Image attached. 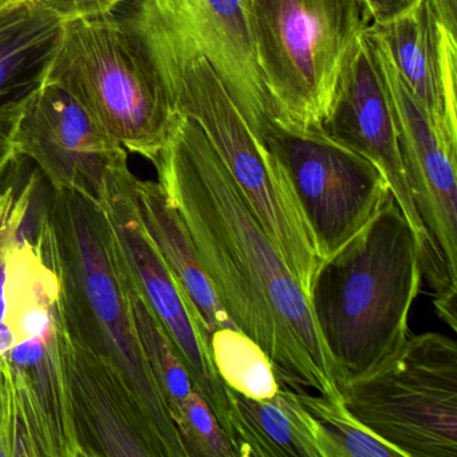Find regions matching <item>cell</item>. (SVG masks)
<instances>
[{
	"instance_id": "obj_4",
	"label": "cell",
	"mask_w": 457,
	"mask_h": 457,
	"mask_svg": "<svg viewBox=\"0 0 457 457\" xmlns=\"http://www.w3.org/2000/svg\"><path fill=\"white\" fill-rule=\"evenodd\" d=\"M47 224L69 336L116 368L148 416L165 457H186L133 326L127 269L105 210L92 197L52 187Z\"/></svg>"
},
{
	"instance_id": "obj_3",
	"label": "cell",
	"mask_w": 457,
	"mask_h": 457,
	"mask_svg": "<svg viewBox=\"0 0 457 457\" xmlns=\"http://www.w3.org/2000/svg\"><path fill=\"white\" fill-rule=\"evenodd\" d=\"M141 54L173 112L202 128L309 296L322 262L312 229L282 168L256 137L210 61L186 31L170 25L152 31L141 45Z\"/></svg>"
},
{
	"instance_id": "obj_26",
	"label": "cell",
	"mask_w": 457,
	"mask_h": 457,
	"mask_svg": "<svg viewBox=\"0 0 457 457\" xmlns=\"http://www.w3.org/2000/svg\"><path fill=\"white\" fill-rule=\"evenodd\" d=\"M419 0H366L371 15H373L374 25L389 22L398 15L411 10Z\"/></svg>"
},
{
	"instance_id": "obj_19",
	"label": "cell",
	"mask_w": 457,
	"mask_h": 457,
	"mask_svg": "<svg viewBox=\"0 0 457 457\" xmlns=\"http://www.w3.org/2000/svg\"><path fill=\"white\" fill-rule=\"evenodd\" d=\"M62 28L36 0L0 10V103L26 97L41 84Z\"/></svg>"
},
{
	"instance_id": "obj_25",
	"label": "cell",
	"mask_w": 457,
	"mask_h": 457,
	"mask_svg": "<svg viewBox=\"0 0 457 457\" xmlns=\"http://www.w3.org/2000/svg\"><path fill=\"white\" fill-rule=\"evenodd\" d=\"M29 96L18 100H10L0 103V179L12 164V160L18 156L17 136L18 124L21 114L25 108Z\"/></svg>"
},
{
	"instance_id": "obj_11",
	"label": "cell",
	"mask_w": 457,
	"mask_h": 457,
	"mask_svg": "<svg viewBox=\"0 0 457 457\" xmlns=\"http://www.w3.org/2000/svg\"><path fill=\"white\" fill-rule=\"evenodd\" d=\"M132 175L128 157L117 162L106 176L100 204L130 278L159 318L195 386L229 438L228 390L213 365L210 336L136 212L130 195Z\"/></svg>"
},
{
	"instance_id": "obj_22",
	"label": "cell",
	"mask_w": 457,
	"mask_h": 457,
	"mask_svg": "<svg viewBox=\"0 0 457 457\" xmlns=\"http://www.w3.org/2000/svg\"><path fill=\"white\" fill-rule=\"evenodd\" d=\"M211 357L221 381L240 395L264 400L277 395L280 379L264 350L237 328H223L210 336Z\"/></svg>"
},
{
	"instance_id": "obj_10",
	"label": "cell",
	"mask_w": 457,
	"mask_h": 457,
	"mask_svg": "<svg viewBox=\"0 0 457 457\" xmlns=\"http://www.w3.org/2000/svg\"><path fill=\"white\" fill-rule=\"evenodd\" d=\"M262 143L285 172L322 261L346 245L389 196V184L374 162L322 130L293 129L271 119Z\"/></svg>"
},
{
	"instance_id": "obj_12",
	"label": "cell",
	"mask_w": 457,
	"mask_h": 457,
	"mask_svg": "<svg viewBox=\"0 0 457 457\" xmlns=\"http://www.w3.org/2000/svg\"><path fill=\"white\" fill-rule=\"evenodd\" d=\"M18 154L28 157L54 189H68L100 203L109 170L128 157L77 101L41 82L29 95L15 136Z\"/></svg>"
},
{
	"instance_id": "obj_28",
	"label": "cell",
	"mask_w": 457,
	"mask_h": 457,
	"mask_svg": "<svg viewBox=\"0 0 457 457\" xmlns=\"http://www.w3.org/2000/svg\"><path fill=\"white\" fill-rule=\"evenodd\" d=\"M18 2H22V0H0V10L10 6V4H18Z\"/></svg>"
},
{
	"instance_id": "obj_20",
	"label": "cell",
	"mask_w": 457,
	"mask_h": 457,
	"mask_svg": "<svg viewBox=\"0 0 457 457\" xmlns=\"http://www.w3.org/2000/svg\"><path fill=\"white\" fill-rule=\"evenodd\" d=\"M125 264V263H124ZM127 269V266H125ZM127 294L130 317L149 370L162 393L168 413L175 420L195 390L194 381L159 318L145 301L127 270Z\"/></svg>"
},
{
	"instance_id": "obj_13",
	"label": "cell",
	"mask_w": 457,
	"mask_h": 457,
	"mask_svg": "<svg viewBox=\"0 0 457 457\" xmlns=\"http://www.w3.org/2000/svg\"><path fill=\"white\" fill-rule=\"evenodd\" d=\"M320 130L370 160L384 173L390 194L416 234L421 262L427 234L406 181L389 95L368 33L361 37L345 65Z\"/></svg>"
},
{
	"instance_id": "obj_5",
	"label": "cell",
	"mask_w": 457,
	"mask_h": 457,
	"mask_svg": "<svg viewBox=\"0 0 457 457\" xmlns=\"http://www.w3.org/2000/svg\"><path fill=\"white\" fill-rule=\"evenodd\" d=\"M4 325L15 344L6 365L17 425L15 457H82L69 395V333L61 280L42 237H21L7 253Z\"/></svg>"
},
{
	"instance_id": "obj_16",
	"label": "cell",
	"mask_w": 457,
	"mask_h": 457,
	"mask_svg": "<svg viewBox=\"0 0 457 457\" xmlns=\"http://www.w3.org/2000/svg\"><path fill=\"white\" fill-rule=\"evenodd\" d=\"M191 36L256 137L272 116L243 0H151Z\"/></svg>"
},
{
	"instance_id": "obj_2",
	"label": "cell",
	"mask_w": 457,
	"mask_h": 457,
	"mask_svg": "<svg viewBox=\"0 0 457 457\" xmlns=\"http://www.w3.org/2000/svg\"><path fill=\"white\" fill-rule=\"evenodd\" d=\"M421 279L416 234L389 194L346 245L320 262L307 296L338 387L403 344Z\"/></svg>"
},
{
	"instance_id": "obj_27",
	"label": "cell",
	"mask_w": 457,
	"mask_h": 457,
	"mask_svg": "<svg viewBox=\"0 0 457 457\" xmlns=\"http://www.w3.org/2000/svg\"><path fill=\"white\" fill-rule=\"evenodd\" d=\"M15 344V336L12 333V328L9 326H0V357H4V354L12 350V347Z\"/></svg>"
},
{
	"instance_id": "obj_17",
	"label": "cell",
	"mask_w": 457,
	"mask_h": 457,
	"mask_svg": "<svg viewBox=\"0 0 457 457\" xmlns=\"http://www.w3.org/2000/svg\"><path fill=\"white\" fill-rule=\"evenodd\" d=\"M130 195L146 234L194 304L208 336L218 328H235L200 263L186 223L159 181L140 180L132 175Z\"/></svg>"
},
{
	"instance_id": "obj_18",
	"label": "cell",
	"mask_w": 457,
	"mask_h": 457,
	"mask_svg": "<svg viewBox=\"0 0 457 457\" xmlns=\"http://www.w3.org/2000/svg\"><path fill=\"white\" fill-rule=\"evenodd\" d=\"M227 390L237 457H320L312 420L293 387L280 381L277 395L264 400Z\"/></svg>"
},
{
	"instance_id": "obj_7",
	"label": "cell",
	"mask_w": 457,
	"mask_h": 457,
	"mask_svg": "<svg viewBox=\"0 0 457 457\" xmlns=\"http://www.w3.org/2000/svg\"><path fill=\"white\" fill-rule=\"evenodd\" d=\"M42 82L68 93L128 152L156 162L176 113L113 14L63 23Z\"/></svg>"
},
{
	"instance_id": "obj_6",
	"label": "cell",
	"mask_w": 457,
	"mask_h": 457,
	"mask_svg": "<svg viewBox=\"0 0 457 457\" xmlns=\"http://www.w3.org/2000/svg\"><path fill=\"white\" fill-rule=\"evenodd\" d=\"M272 116L320 130L345 65L374 25L366 0H243Z\"/></svg>"
},
{
	"instance_id": "obj_24",
	"label": "cell",
	"mask_w": 457,
	"mask_h": 457,
	"mask_svg": "<svg viewBox=\"0 0 457 457\" xmlns=\"http://www.w3.org/2000/svg\"><path fill=\"white\" fill-rule=\"evenodd\" d=\"M63 23L114 14L128 0H36Z\"/></svg>"
},
{
	"instance_id": "obj_21",
	"label": "cell",
	"mask_w": 457,
	"mask_h": 457,
	"mask_svg": "<svg viewBox=\"0 0 457 457\" xmlns=\"http://www.w3.org/2000/svg\"><path fill=\"white\" fill-rule=\"evenodd\" d=\"M293 390L312 420L320 457H403L395 446L366 429L342 398L312 395L302 386Z\"/></svg>"
},
{
	"instance_id": "obj_9",
	"label": "cell",
	"mask_w": 457,
	"mask_h": 457,
	"mask_svg": "<svg viewBox=\"0 0 457 457\" xmlns=\"http://www.w3.org/2000/svg\"><path fill=\"white\" fill-rule=\"evenodd\" d=\"M386 85L401 160L427 234L422 277L444 322L457 317V146L446 143L414 100L378 37L368 31Z\"/></svg>"
},
{
	"instance_id": "obj_1",
	"label": "cell",
	"mask_w": 457,
	"mask_h": 457,
	"mask_svg": "<svg viewBox=\"0 0 457 457\" xmlns=\"http://www.w3.org/2000/svg\"><path fill=\"white\" fill-rule=\"evenodd\" d=\"M154 165L235 328L264 350L280 381L341 400L309 298L202 128L176 113Z\"/></svg>"
},
{
	"instance_id": "obj_8",
	"label": "cell",
	"mask_w": 457,
	"mask_h": 457,
	"mask_svg": "<svg viewBox=\"0 0 457 457\" xmlns=\"http://www.w3.org/2000/svg\"><path fill=\"white\" fill-rule=\"evenodd\" d=\"M350 413L403 457H457V345L409 334L370 370L339 384Z\"/></svg>"
},
{
	"instance_id": "obj_15",
	"label": "cell",
	"mask_w": 457,
	"mask_h": 457,
	"mask_svg": "<svg viewBox=\"0 0 457 457\" xmlns=\"http://www.w3.org/2000/svg\"><path fill=\"white\" fill-rule=\"evenodd\" d=\"M371 31L441 137L457 146L456 33L444 25L430 0H419Z\"/></svg>"
},
{
	"instance_id": "obj_23",
	"label": "cell",
	"mask_w": 457,
	"mask_h": 457,
	"mask_svg": "<svg viewBox=\"0 0 457 457\" xmlns=\"http://www.w3.org/2000/svg\"><path fill=\"white\" fill-rule=\"evenodd\" d=\"M186 457H237L202 393L195 387L175 420Z\"/></svg>"
},
{
	"instance_id": "obj_14",
	"label": "cell",
	"mask_w": 457,
	"mask_h": 457,
	"mask_svg": "<svg viewBox=\"0 0 457 457\" xmlns=\"http://www.w3.org/2000/svg\"><path fill=\"white\" fill-rule=\"evenodd\" d=\"M66 370L82 457H165L148 416L111 362L69 336Z\"/></svg>"
}]
</instances>
